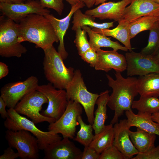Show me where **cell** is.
<instances>
[{"instance_id": "obj_1", "label": "cell", "mask_w": 159, "mask_h": 159, "mask_svg": "<svg viewBox=\"0 0 159 159\" xmlns=\"http://www.w3.org/2000/svg\"><path fill=\"white\" fill-rule=\"evenodd\" d=\"M115 74V80L109 74L106 75L108 85L112 90L107 104L110 108L115 112L110 123L112 125L118 122L119 118L125 111L132 110V103L138 94L137 78L130 76L125 78L119 72H116Z\"/></svg>"}, {"instance_id": "obj_2", "label": "cell", "mask_w": 159, "mask_h": 159, "mask_svg": "<svg viewBox=\"0 0 159 159\" xmlns=\"http://www.w3.org/2000/svg\"><path fill=\"white\" fill-rule=\"evenodd\" d=\"M18 41H27L43 50L59 42L51 24L43 15L30 14L18 23Z\"/></svg>"}, {"instance_id": "obj_3", "label": "cell", "mask_w": 159, "mask_h": 159, "mask_svg": "<svg viewBox=\"0 0 159 159\" xmlns=\"http://www.w3.org/2000/svg\"><path fill=\"white\" fill-rule=\"evenodd\" d=\"M43 50V64L46 78L55 88L65 89L74 77V69L66 67L62 56L53 45Z\"/></svg>"}, {"instance_id": "obj_4", "label": "cell", "mask_w": 159, "mask_h": 159, "mask_svg": "<svg viewBox=\"0 0 159 159\" xmlns=\"http://www.w3.org/2000/svg\"><path fill=\"white\" fill-rule=\"evenodd\" d=\"M8 117L4 122L5 127L9 130H25L30 132L37 139L40 150H44L49 145L62 139V138L53 131H43L38 129L35 123L17 112L14 108L7 110Z\"/></svg>"}, {"instance_id": "obj_5", "label": "cell", "mask_w": 159, "mask_h": 159, "mask_svg": "<svg viewBox=\"0 0 159 159\" xmlns=\"http://www.w3.org/2000/svg\"><path fill=\"white\" fill-rule=\"evenodd\" d=\"M65 90L68 101L80 104L84 109L89 123L92 125L94 107L100 94L88 91L79 69L74 71V77Z\"/></svg>"}, {"instance_id": "obj_6", "label": "cell", "mask_w": 159, "mask_h": 159, "mask_svg": "<svg viewBox=\"0 0 159 159\" xmlns=\"http://www.w3.org/2000/svg\"><path fill=\"white\" fill-rule=\"evenodd\" d=\"M18 24L4 15L0 17V55L3 57H21L26 48L18 41Z\"/></svg>"}, {"instance_id": "obj_7", "label": "cell", "mask_w": 159, "mask_h": 159, "mask_svg": "<svg viewBox=\"0 0 159 159\" xmlns=\"http://www.w3.org/2000/svg\"><path fill=\"white\" fill-rule=\"evenodd\" d=\"M5 138L9 145L16 149L21 159H37L39 148L37 138L25 130L13 131L7 130Z\"/></svg>"}, {"instance_id": "obj_8", "label": "cell", "mask_w": 159, "mask_h": 159, "mask_svg": "<svg viewBox=\"0 0 159 159\" xmlns=\"http://www.w3.org/2000/svg\"><path fill=\"white\" fill-rule=\"evenodd\" d=\"M48 100L45 96L36 90L25 95L15 106L14 109L18 113L26 115L35 124L47 122L49 124L56 120L45 117L40 112L43 105L48 103Z\"/></svg>"}, {"instance_id": "obj_9", "label": "cell", "mask_w": 159, "mask_h": 159, "mask_svg": "<svg viewBox=\"0 0 159 159\" xmlns=\"http://www.w3.org/2000/svg\"><path fill=\"white\" fill-rule=\"evenodd\" d=\"M82 113V106L80 103L70 100L66 109L61 117L54 122L49 124V131L61 134L63 138L74 139L76 126L79 124L77 117Z\"/></svg>"}, {"instance_id": "obj_10", "label": "cell", "mask_w": 159, "mask_h": 159, "mask_svg": "<svg viewBox=\"0 0 159 159\" xmlns=\"http://www.w3.org/2000/svg\"><path fill=\"white\" fill-rule=\"evenodd\" d=\"M37 90L44 94L48 100V105L41 114L58 120L65 111L68 104L66 90L55 88L51 83L39 85Z\"/></svg>"}, {"instance_id": "obj_11", "label": "cell", "mask_w": 159, "mask_h": 159, "mask_svg": "<svg viewBox=\"0 0 159 159\" xmlns=\"http://www.w3.org/2000/svg\"><path fill=\"white\" fill-rule=\"evenodd\" d=\"M38 80L34 76L29 77L22 81L8 83L1 89V96L6 107L14 108L18 102L26 94L36 90Z\"/></svg>"}, {"instance_id": "obj_12", "label": "cell", "mask_w": 159, "mask_h": 159, "mask_svg": "<svg viewBox=\"0 0 159 159\" xmlns=\"http://www.w3.org/2000/svg\"><path fill=\"white\" fill-rule=\"evenodd\" d=\"M0 10L3 15L17 23L30 14H36L45 16L50 12L38 0L13 4L0 2Z\"/></svg>"}, {"instance_id": "obj_13", "label": "cell", "mask_w": 159, "mask_h": 159, "mask_svg": "<svg viewBox=\"0 0 159 159\" xmlns=\"http://www.w3.org/2000/svg\"><path fill=\"white\" fill-rule=\"evenodd\" d=\"M125 57L128 76H140L151 73H159V65L153 56L132 51L126 53Z\"/></svg>"}, {"instance_id": "obj_14", "label": "cell", "mask_w": 159, "mask_h": 159, "mask_svg": "<svg viewBox=\"0 0 159 159\" xmlns=\"http://www.w3.org/2000/svg\"><path fill=\"white\" fill-rule=\"evenodd\" d=\"M68 138L52 143L44 149V159H81L82 151Z\"/></svg>"}, {"instance_id": "obj_15", "label": "cell", "mask_w": 159, "mask_h": 159, "mask_svg": "<svg viewBox=\"0 0 159 159\" xmlns=\"http://www.w3.org/2000/svg\"><path fill=\"white\" fill-rule=\"evenodd\" d=\"M131 1L122 0L117 2H105L95 8L86 11L85 13L100 20L109 19L118 22L123 19L125 9Z\"/></svg>"}, {"instance_id": "obj_16", "label": "cell", "mask_w": 159, "mask_h": 159, "mask_svg": "<svg viewBox=\"0 0 159 159\" xmlns=\"http://www.w3.org/2000/svg\"><path fill=\"white\" fill-rule=\"evenodd\" d=\"M85 6L83 2L81 1L78 3L72 6L69 14L61 19H57L50 14L44 16L51 24L58 38L59 45L58 47V52L63 60L66 59L68 56L64 45V38L69 26L71 17L76 10L83 8Z\"/></svg>"}, {"instance_id": "obj_17", "label": "cell", "mask_w": 159, "mask_h": 159, "mask_svg": "<svg viewBox=\"0 0 159 159\" xmlns=\"http://www.w3.org/2000/svg\"><path fill=\"white\" fill-rule=\"evenodd\" d=\"M114 139L113 145L127 159L132 158L139 152L132 143L129 134L130 127L127 119L121 120L113 126Z\"/></svg>"}, {"instance_id": "obj_18", "label": "cell", "mask_w": 159, "mask_h": 159, "mask_svg": "<svg viewBox=\"0 0 159 159\" xmlns=\"http://www.w3.org/2000/svg\"><path fill=\"white\" fill-rule=\"evenodd\" d=\"M96 52L98 59L94 67L96 70L108 72L113 69L116 72H122L126 69L125 56L117 51H105L100 49Z\"/></svg>"}, {"instance_id": "obj_19", "label": "cell", "mask_w": 159, "mask_h": 159, "mask_svg": "<svg viewBox=\"0 0 159 159\" xmlns=\"http://www.w3.org/2000/svg\"><path fill=\"white\" fill-rule=\"evenodd\" d=\"M146 16L159 17V4L151 0H131L125 9L123 19L130 23Z\"/></svg>"}, {"instance_id": "obj_20", "label": "cell", "mask_w": 159, "mask_h": 159, "mask_svg": "<svg viewBox=\"0 0 159 159\" xmlns=\"http://www.w3.org/2000/svg\"><path fill=\"white\" fill-rule=\"evenodd\" d=\"M125 114L130 128L135 127L159 136V124L153 120L152 114L139 111L136 114L132 110L125 111Z\"/></svg>"}, {"instance_id": "obj_21", "label": "cell", "mask_w": 159, "mask_h": 159, "mask_svg": "<svg viewBox=\"0 0 159 159\" xmlns=\"http://www.w3.org/2000/svg\"><path fill=\"white\" fill-rule=\"evenodd\" d=\"M118 22L117 26L112 29L95 28H92V29L96 32L116 39L127 48L130 52L132 51V49L130 42L129 31L130 23L124 19Z\"/></svg>"}, {"instance_id": "obj_22", "label": "cell", "mask_w": 159, "mask_h": 159, "mask_svg": "<svg viewBox=\"0 0 159 159\" xmlns=\"http://www.w3.org/2000/svg\"><path fill=\"white\" fill-rule=\"evenodd\" d=\"M81 28L86 31L89 36V41L91 48L96 51L102 47L111 48L116 51L120 50L127 52L128 50L127 48L122 46L118 42L112 41L110 38L96 32L89 26H84Z\"/></svg>"}, {"instance_id": "obj_23", "label": "cell", "mask_w": 159, "mask_h": 159, "mask_svg": "<svg viewBox=\"0 0 159 159\" xmlns=\"http://www.w3.org/2000/svg\"><path fill=\"white\" fill-rule=\"evenodd\" d=\"M137 86L140 96L159 97V73H151L139 76Z\"/></svg>"}, {"instance_id": "obj_24", "label": "cell", "mask_w": 159, "mask_h": 159, "mask_svg": "<svg viewBox=\"0 0 159 159\" xmlns=\"http://www.w3.org/2000/svg\"><path fill=\"white\" fill-rule=\"evenodd\" d=\"M137 128L136 131L129 130V132L131 140L139 153L146 152L154 148L156 135Z\"/></svg>"}, {"instance_id": "obj_25", "label": "cell", "mask_w": 159, "mask_h": 159, "mask_svg": "<svg viewBox=\"0 0 159 159\" xmlns=\"http://www.w3.org/2000/svg\"><path fill=\"white\" fill-rule=\"evenodd\" d=\"M109 92V90H106L101 92L96 101L97 108L94 113L95 116L92 125L95 134L101 131L105 126V122L107 118V106L110 96Z\"/></svg>"}, {"instance_id": "obj_26", "label": "cell", "mask_w": 159, "mask_h": 159, "mask_svg": "<svg viewBox=\"0 0 159 159\" xmlns=\"http://www.w3.org/2000/svg\"><path fill=\"white\" fill-rule=\"evenodd\" d=\"M113 125L110 123L105 125L103 130L95 134L89 145L100 154L105 149L113 145L114 133Z\"/></svg>"}, {"instance_id": "obj_27", "label": "cell", "mask_w": 159, "mask_h": 159, "mask_svg": "<svg viewBox=\"0 0 159 159\" xmlns=\"http://www.w3.org/2000/svg\"><path fill=\"white\" fill-rule=\"evenodd\" d=\"M95 18L83 13L80 9H78L73 14L72 29L75 31L77 28L84 26L102 29H109L114 26V21L99 23L95 21Z\"/></svg>"}, {"instance_id": "obj_28", "label": "cell", "mask_w": 159, "mask_h": 159, "mask_svg": "<svg viewBox=\"0 0 159 159\" xmlns=\"http://www.w3.org/2000/svg\"><path fill=\"white\" fill-rule=\"evenodd\" d=\"M159 21V17L146 16L140 17L130 23L129 31L130 39L143 31L150 30L155 23Z\"/></svg>"}, {"instance_id": "obj_29", "label": "cell", "mask_w": 159, "mask_h": 159, "mask_svg": "<svg viewBox=\"0 0 159 159\" xmlns=\"http://www.w3.org/2000/svg\"><path fill=\"white\" fill-rule=\"evenodd\" d=\"M131 108L152 114L159 111V98L155 96H140L139 100L133 101Z\"/></svg>"}, {"instance_id": "obj_30", "label": "cell", "mask_w": 159, "mask_h": 159, "mask_svg": "<svg viewBox=\"0 0 159 159\" xmlns=\"http://www.w3.org/2000/svg\"><path fill=\"white\" fill-rule=\"evenodd\" d=\"M149 31L148 44L140 52L154 56L159 52V21L155 23Z\"/></svg>"}, {"instance_id": "obj_31", "label": "cell", "mask_w": 159, "mask_h": 159, "mask_svg": "<svg viewBox=\"0 0 159 159\" xmlns=\"http://www.w3.org/2000/svg\"><path fill=\"white\" fill-rule=\"evenodd\" d=\"M77 120L80 126V128L77 132L76 137L73 140L84 147L89 146L92 140L94 135L93 134L92 125L86 124L83 121L81 115L77 117Z\"/></svg>"}, {"instance_id": "obj_32", "label": "cell", "mask_w": 159, "mask_h": 159, "mask_svg": "<svg viewBox=\"0 0 159 159\" xmlns=\"http://www.w3.org/2000/svg\"><path fill=\"white\" fill-rule=\"evenodd\" d=\"M76 31L75 38L74 41L78 53L80 56L91 48L87 37V32L81 27L77 28Z\"/></svg>"}, {"instance_id": "obj_33", "label": "cell", "mask_w": 159, "mask_h": 159, "mask_svg": "<svg viewBox=\"0 0 159 159\" xmlns=\"http://www.w3.org/2000/svg\"><path fill=\"white\" fill-rule=\"evenodd\" d=\"M98 159H127L113 145L107 148L100 154Z\"/></svg>"}, {"instance_id": "obj_34", "label": "cell", "mask_w": 159, "mask_h": 159, "mask_svg": "<svg viewBox=\"0 0 159 159\" xmlns=\"http://www.w3.org/2000/svg\"><path fill=\"white\" fill-rule=\"evenodd\" d=\"M63 0H40L41 5L44 8L54 10L60 15L64 8Z\"/></svg>"}, {"instance_id": "obj_35", "label": "cell", "mask_w": 159, "mask_h": 159, "mask_svg": "<svg viewBox=\"0 0 159 159\" xmlns=\"http://www.w3.org/2000/svg\"><path fill=\"white\" fill-rule=\"evenodd\" d=\"M80 56L81 59L89 64L91 67H95L98 59V56L96 51L91 48Z\"/></svg>"}, {"instance_id": "obj_36", "label": "cell", "mask_w": 159, "mask_h": 159, "mask_svg": "<svg viewBox=\"0 0 159 159\" xmlns=\"http://www.w3.org/2000/svg\"><path fill=\"white\" fill-rule=\"evenodd\" d=\"M132 159H159V145L144 153H138Z\"/></svg>"}, {"instance_id": "obj_37", "label": "cell", "mask_w": 159, "mask_h": 159, "mask_svg": "<svg viewBox=\"0 0 159 159\" xmlns=\"http://www.w3.org/2000/svg\"><path fill=\"white\" fill-rule=\"evenodd\" d=\"M100 154L90 146H85L81 159H98Z\"/></svg>"}, {"instance_id": "obj_38", "label": "cell", "mask_w": 159, "mask_h": 159, "mask_svg": "<svg viewBox=\"0 0 159 159\" xmlns=\"http://www.w3.org/2000/svg\"><path fill=\"white\" fill-rule=\"evenodd\" d=\"M19 157L18 152L16 153L12 148L9 146L4 150L3 154L0 156V159H15Z\"/></svg>"}, {"instance_id": "obj_39", "label": "cell", "mask_w": 159, "mask_h": 159, "mask_svg": "<svg viewBox=\"0 0 159 159\" xmlns=\"http://www.w3.org/2000/svg\"><path fill=\"white\" fill-rule=\"evenodd\" d=\"M6 105L3 99L0 97V114L1 117L6 119L8 117L7 111L6 110Z\"/></svg>"}, {"instance_id": "obj_40", "label": "cell", "mask_w": 159, "mask_h": 159, "mask_svg": "<svg viewBox=\"0 0 159 159\" xmlns=\"http://www.w3.org/2000/svg\"><path fill=\"white\" fill-rule=\"evenodd\" d=\"M9 72L8 66L4 63L0 62V79L6 76Z\"/></svg>"}, {"instance_id": "obj_41", "label": "cell", "mask_w": 159, "mask_h": 159, "mask_svg": "<svg viewBox=\"0 0 159 159\" xmlns=\"http://www.w3.org/2000/svg\"><path fill=\"white\" fill-rule=\"evenodd\" d=\"M22 0H0L1 3L7 4H13L23 2Z\"/></svg>"}, {"instance_id": "obj_42", "label": "cell", "mask_w": 159, "mask_h": 159, "mask_svg": "<svg viewBox=\"0 0 159 159\" xmlns=\"http://www.w3.org/2000/svg\"><path fill=\"white\" fill-rule=\"evenodd\" d=\"M96 0H85L84 2L88 8H90L95 4Z\"/></svg>"}, {"instance_id": "obj_43", "label": "cell", "mask_w": 159, "mask_h": 159, "mask_svg": "<svg viewBox=\"0 0 159 159\" xmlns=\"http://www.w3.org/2000/svg\"><path fill=\"white\" fill-rule=\"evenodd\" d=\"M152 116L153 120L159 124V111L152 114Z\"/></svg>"}, {"instance_id": "obj_44", "label": "cell", "mask_w": 159, "mask_h": 159, "mask_svg": "<svg viewBox=\"0 0 159 159\" xmlns=\"http://www.w3.org/2000/svg\"><path fill=\"white\" fill-rule=\"evenodd\" d=\"M68 2L72 6L78 3L81 1L80 0H65Z\"/></svg>"}, {"instance_id": "obj_45", "label": "cell", "mask_w": 159, "mask_h": 159, "mask_svg": "<svg viewBox=\"0 0 159 159\" xmlns=\"http://www.w3.org/2000/svg\"><path fill=\"white\" fill-rule=\"evenodd\" d=\"M107 0H96L95 4V5H98L100 4H101L105 2Z\"/></svg>"}, {"instance_id": "obj_46", "label": "cell", "mask_w": 159, "mask_h": 159, "mask_svg": "<svg viewBox=\"0 0 159 159\" xmlns=\"http://www.w3.org/2000/svg\"><path fill=\"white\" fill-rule=\"evenodd\" d=\"M153 57L159 65V52Z\"/></svg>"}, {"instance_id": "obj_47", "label": "cell", "mask_w": 159, "mask_h": 159, "mask_svg": "<svg viewBox=\"0 0 159 159\" xmlns=\"http://www.w3.org/2000/svg\"><path fill=\"white\" fill-rule=\"evenodd\" d=\"M151 0L159 4V0Z\"/></svg>"}, {"instance_id": "obj_48", "label": "cell", "mask_w": 159, "mask_h": 159, "mask_svg": "<svg viewBox=\"0 0 159 159\" xmlns=\"http://www.w3.org/2000/svg\"><path fill=\"white\" fill-rule=\"evenodd\" d=\"M22 0L23 1H30V0Z\"/></svg>"}, {"instance_id": "obj_49", "label": "cell", "mask_w": 159, "mask_h": 159, "mask_svg": "<svg viewBox=\"0 0 159 159\" xmlns=\"http://www.w3.org/2000/svg\"><path fill=\"white\" fill-rule=\"evenodd\" d=\"M85 0H80V1H82V2H83Z\"/></svg>"}]
</instances>
